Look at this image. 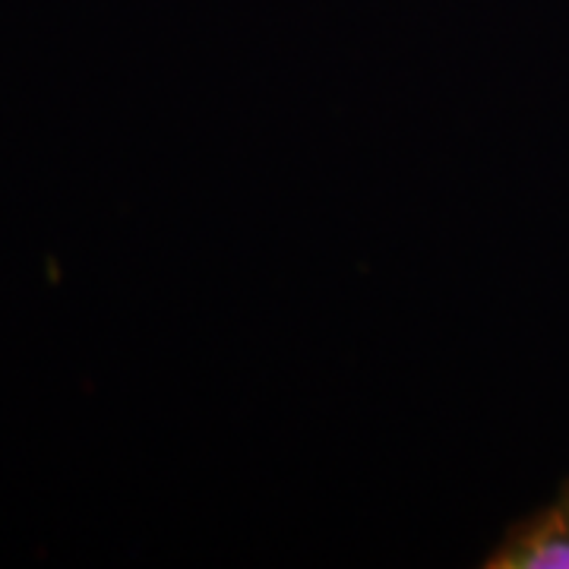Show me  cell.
<instances>
[{"instance_id": "6da1fadb", "label": "cell", "mask_w": 569, "mask_h": 569, "mask_svg": "<svg viewBox=\"0 0 569 569\" xmlns=\"http://www.w3.org/2000/svg\"><path fill=\"white\" fill-rule=\"evenodd\" d=\"M509 567L526 569H569V507L553 512L545 526L512 550Z\"/></svg>"}]
</instances>
